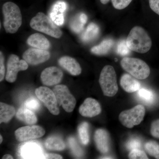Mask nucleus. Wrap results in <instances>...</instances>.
<instances>
[{
  "instance_id": "nucleus-1",
  "label": "nucleus",
  "mask_w": 159,
  "mask_h": 159,
  "mask_svg": "<svg viewBox=\"0 0 159 159\" xmlns=\"http://www.w3.org/2000/svg\"><path fill=\"white\" fill-rule=\"evenodd\" d=\"M125 41L130 51L142 54L148 52L152 47L151 39L148 33L139 26L131 30Z\"/></svg>"
},
{
  "instance_id": "nucleus-2",
  "label": "nucleus",
  "mask_w": 159,
  "mask_h": 159,
  "mask_svg": "<svg viewBox=\"0 0 159 159\" xmlns=\"http://www.w3.org/2000/svg\"><path fill=\"white\" fill-rule=\"evenodd\" d=\"M2 12L5 31L10 34L16 33L22 23V16L19 7L12 2H7L3 5Z\"/></svg>"
},
{
  "instance_id": "nucleus-3",
  "label": "nucleus",
  "mask_w": 159,
  "mask_h": 159,
  "mask_svg": "<svg viewBox=\"0 0 159 159\" xmlns=\"http://www.w3.org/2000/svg\"><path fill=\"white\" fill-rule=\"evenodd\" d=\"M32 29L58 39L62 35V31L49 16L41 12H38L30 21Z\"/></svg>"
},
{
  "instance_id": "nucleus-4",
  "label": "nucleus",
  "mask_w": 159,
  "mask_h": 159,
  "mask_svg": "<svg viewBox=\"0 0 159 159\" xmlns=\"http://www.w3.org/2000/svg\"><path fill=\"white\" fill-rule=\"evenodd\" d=\"M120 64L122 69L137 79H145L150 75L149 67L144 61L139 58L124 57Z\"/></svg>"
},
{
  "instance_id": "nucleus-5",
  "label": "nucleus",
  "mask_w": 159,
  "mask_h": 159,
  "mask_svg": "<svg viewBox=\"0 0 159 159\" xmlns=\"http://www.w3.org/2000/svg\"><path fill=\"white\" fill-rule=\"evenodd\" d=\"M99 84L104 95L112 97L118 91L116 74L113 67L105 66L102 69L99 78Z\"/></svg>"
},
{
  "instance_id": "nucleus-6",
  "label": "nucleus",
  "mask_w": 159,
  "mask_h": 159,
  "mask_svg": "<svg viewBox=\"0 0 159 159\" xmlns=\"http://www.w3.org/2000/svg\"><path fill=\"white\" fill-rule=\"evenodd\" d=\"M145 110L142 105L139 104L133 108L123 111L119 115V120L126 128H132L140 124L145 116Z\"/></svg>"
},
{
  "instance_id": "nucleus-7",
  "label": "nucleus",
  "mask_w": 159,
  "mask_h": 159,
  "mask_svg": "<svg viewBox=\"0 0 159 159\" xmlns=\"http://www.w3.org/2000/svg\"><path fill=\"white\" fill-rule=\"evenodd\" d=\"M53 91L58 105L62 106L63 108L67 112L73 111L76 106V100L67 87L63 84H59L55 86Z\"/></svg>"
},
{
  "instance_id": "nucleus-8",
  "label": "nucleus",
  "mask_w": 159,
  "mask_h": 159,
  "mask_svg": "<svg viewBox=\"0 0 159 159\" xmlns=\"http://www.w3.org/2000/svg\"><path fill=\"white\" fill-rule=\"evenodd\" d=\"M35 93L51 114L55 116L59 114L58 103L53 90L46 87H39L35 90Z\"/></svg>"
},
{
  "instance_id": "nucleus-9",
  "label": "nucleus",
  "mask_w": 159,
  "mask_h": 159,
  "mask_svg": "<svg viewBox=\"0 0 159 159\" xmlns=\"http://www.w3.org/2000/svg\"><path fill=\"white\" fill-rule=\"evenodd\" d=\"M7 66L6 80L9 83L16 81L18 72L25 70L29 67L28 63L25 60H20L17 55L13 54L9 56Z\"/></svg>"
},
{
  "instance_id": "nucleus-10",
  "label": "nucleus",
  "mask_w": 159,
  "mask_h": 159,
  "mask_svg": "<svg viewBox=\"0 0 159 159\" xmlns=\"http://www.w3.org/2000/svg\"><path fill=\"white\" fill-rule=\"evenodd\" d=\"M44 129L39 125L20 127L15 132L16 138L19 142H24L40 138L45 134Z\"/></svg>"
},
{
  "instance_id": "nucleus-11",
  "label": "nucleus",
  "mask_w": 159,
  "mask_h": 159,
  "mask_svg": "<svg viewBox=\"0 0 159 159\" xmlns=\"http://www.w3.org/2000/svg\"><path fill=\"white\" fill-rule=\"evenodd\" d=\"M50 57L49 51L35 48L28 49L23 54V59L31 65H37L46 62Z\"/></svg>"
},
{
  "instance_id": "nucleus-12",
  "label": "nucleus",
  "mask_w": 159,
  "mask_h": 159,
  "mask_svg": "<svg viewBox=\"0 0 159 159\" xmlns=\"http://www.w3.org/2000/svg\"><path fill=\"white\" fill-rule=\"evenodd\" d=\"M63 72L57 67L51 66L44 70L41 74V80L43 84L51 86L58 84L62 79Z\"/></svg>"
},
{
  "instance_id": "nucleus-13",
  "label": "nucleus",
  "mask_w": 159,
  "mask_h": 159,
  "mask_svg": "<svg viewBox=\"0 0 159 159\" xmlns=\"http://www.w3.org/2000/svg\"><path fill=\"white\" fill-rule=\"evenodd\" d=\"M101 107L99 102L95 99L88 98L80 107V114L85 117L92 118L98 116L101 112Z\"/></svg>"
},
{
  "instance_id": "nucleus-14",
  "label": "nucleus",
  "mask_w": 159,
  "mask_h": 159,
  "mask_svg": "<svg viewBox=\"0 0 159 159\" xmlns=\"http://www.w3.org/2000/svg\"><path fill=\"white\" fill-rule=\"evenodd\" d=\"M20 155L24 159H44L41 147L35 142H29L21 148Z\"/></svg>"
},
{
  "instance_id": "nucleus-15",
  "label": "nucleus",
  "mask_w": 159,
  "mask_h": 159,
  "mask_svg": "<svg viewBox=\"0 0 159 159\" xmlns=\"http://www.w3.org/2000/svg\"><path fill=\"white\" fill-rule=\"evenodd\" d=\"M94 141L98 150L101 153H107L110 150L109 134L103 129H99L95 132Z\"/></svg>"
},
{
  "instance_id": "nucleus-16",
  "label": "nucleus",
  "mask_w": 159,
  "mask_h": 159,
  "mask_svg": "<svg viewBox=\"0 0 159 159\" xmlns=\"http://www.w3.org/2000/svg\"><path fill=\"white\" fill-rule=\"evenodd\" d=\"M59 65L73 76H78L81 74V68L74 58L70 56H63L58 61Z\"/></svg>"
},
{
  "instance_id": "nucleus-17",
  "label": "nucleus",
  "mask_w": 159,
  "mask_h": 159,
  "mask_svg": "<svg viewBox=\"0 0 159 159\" xmlns=\"http://www.w3.org/2000/svg\"><path fill=\"white\" fill-rule=\"evenodd\" d=\"M66 8V4L64 2H57L52 6L49 15L57 26L62 25L64 22V13Z\"/></svg>"
},
{
  "instance_id": "nucleus-18",
  "label": "nucleus",
  "mask_w": 159,
  "mask_h": 159,
  "mask_svg": "<svg viewBox=\"0 0 159 159\" xmlns=\"http://www.w3.org/2000/svg\"><path fill=\"white\" fill-rule=\"evenodd\" d=\"M27 43L28 45L33 48L41 50H48L51 46L48 39L39 33L31 34L27 39Z\"/></svg>"
},
{
  "instance_id": "nucleus-19",
  "label": "nucleus",
  "mask_w": 159,
  "mask_h": 159,
  "mask_svg": "<svg viewBox=\"0 0 159 159\" xmlns=\"http://www.w3.org/2000/svg\"><path fill=\"white\" fill-rule=\"evenodd\" d=\"M120 85L122 88L128 93H132L139 90L141 84L136 79L129 74H124L120 79Z\"/></svg>"
},
{
  "instance_id": "nucleus-20",
  "label": "nucleus",
  "mask_w": 159,
  "mask_h": 159,
  "mask_svg": "<svg viewBox=\"0 0 159 159\" xmlns=\"http://www.w3.org/2000/svg\"><path fill=\"white\" fill-rule=\"evenodd\" d=\"M16 117L20 121L29 125H33L36 123L37 117L33 111L27 108L25 106L19 109L16 113Z\"/></svg>"
},
{
  "instance_id": "nucleus-21",
  "label": "nucleus",
  "mask_w": 159,
  "mask_h": 159,
  "mask_svg": "<svg viewBox=\"0 0 159 159\" xmlns=\"http://www.w3.org/2000/svg\"><path fill=\"white\" fill-rule=\"evenodd\" d=\"M16 114L14 107L4 102L0 103V123H7Z\"/></svg>"
},
{
  "instance_id": "nucleus-22",
  "label": "nucleus",
  "mask_w": 159,
  "mask_h": 159,
  "mask_svg": "<svg viewBox=\"0 0 159 159\" xmlns=\"http://www.w3.org/2000/svg\"><path fill=\"white\" fill-rule=\"evenodd\" d=\"M114 42L111 39H106L102 41L98 45L93 47L91 49L92 53L97 55H103L107 54L112 48Z\"/></svg>"
},
{
  "instance_id": "nucleus-23",
  "label": "nucleus",
  "mask_w": 159,
  "mask_h": 159,
  "mask_svg": "<svg viewBox=\"0 0 159 159\" xmlns=\"http://www.w3.org/2000/svg\"><path fill=\"white\" fill-rule=\"evenodd\" d=\"M46 148L49 150H63L66 145L62 139L58 137H50L46 140L45 143Z\"/></svg>"
},
{
  "instance_id": "nucleus-24",
  "label": "nucleus",
  "mask_w": 159,
  "mask_h": 159,
  "mask_svg": "<svg viewBox=\"0 0 159 159\" xmlns=\"http://www.w3.org/2000/svg\"><path fill=\"white\" fill-rule=\"evenodd\" d=\"M99 33L98 26L94 23H91L87 28L85 32L83 34L82 39L86 42L91 41L98 36Z\"/></svg>"
},
{
  "instance_id": "nucleus-25",
  "label": "nucleus",
  "mask_w": 159,
  "mask_h": 159,
  "mask_svg": "<svg viewBox=\"0 0 159 159\" xmlns=\"http://www.w3.org/2000/svg\"><path fill=\"white\" fill-rule=\"evenodd\" d=\"M78 134L80 141L83 145H87L89 142V125L87 122H83L78 127Z\"/></svg>"
},
{
  "instance_id": "nucleus-26",
  "label": "nucleus",
  "mask_w": 159,
  "mask_h": 159,
  "mask_svg": "<svg viewBox=\"0 0 159 159\" xmlns=\"http://www.w3.org/2000/svg\"><path fill=\"white\" fill-rule=\"evenodd\" d=\"M138 97L146 104H151L154 101V94L152 91L145 89H140L138 93Z\"/></svg>"
},
{
  "instance_id": "nucleus-27",
  "label": "nucleus",
  "mask_w": 159,
  "mask_h": 159,
  "mask_svg": "<svg viewBox=\"0 0 159 159\" xmlns=\"http://www.w3.org/2000/svg\"><path fill=\"white\" fill-rule=\"evenodd\" d=\"M145 148L148 154L155 158L159 159V144L154 141H149L145 143Z\"/></svg>"
},
{
  "instance_id": "nucleus-28",
  "label": "nucleus",
  "mask_w": 159,
  "mask_h": 159,
  "mask_svg": "<svg viewBox=\"0 0 159 159\" xmlns=\"http://www.w3.org/2000/svg\"><path fill=\"white\" fill-rule=\"evenodd\" d=\"M69 143L72 152L75 156L80 157L83 155L84 152L80 147L77 141L74 137H70L69 139Z\"/></svg>"
},
{
  "instance_id": "nucleus-29",
  "label": "nucleus",
  "mask_w": 159,
  "mask_h": 159,
  "mask_svg": "<svg viewBox=\"0 0 159 159\" xmlns=\"http://www.w3.org/2000/svg\"><path fill=\"white\" fill-rule=\"evenodd\" d=\"M27 108L32 111H38L40 108V103L38 99L34 97L27 99L24 105Z\"/></svg>"
},
{
  "instance_id": "nucleus-30",
  "label": "nucleus",
  "mask_w": 159,
  "mask_h": 159,
  "mask_svg": "<svg viewBox=\"0 0 159 159\" xmlns=\"http://www.w3.org/2000/svg\"><path fill=\"white\" fill-rule=\"evenodd\" d=\"M129 158L131 159H148V157L145 152L139 149L130 151Z\"/></svg>"
},
{
  "instance_id": "nucleus-31",
  "label": "nucleus",
  "mask_w": 159,
  "mask_h": 159,
  "mask_svg": "<svg viewBox=\"0 0 159 159\" xmlns=\"http://www.w3.org/2000/svg\"><path fill=\"white\" fill-rule=\"evenodd\" d=\"M130 50L126 44V41L123 40L120 41L118 44L117 52L118 54L122 56L128 55L130 52Z\"/></svg>"
},
{
  "instance_id": "nucleus-32",
  "label": "nucleus",
  "mask_w": 159,
  "mask_h": 159,
  "mask_svg": "<svg viewBox=\"0 0 159 159\" xmlns=\"http://www.w3.org/2000/svg\"><path fill=\"white\" fill-rule=\"evenodd\" d=\"M84 25V24L81 21L79 16L71 23L70 27L74 32L79 33L83 30Z\"/></svg>"
},
{
  "instance_id": "nucleus-33",
  "label": "nucleus",
  "mask_w": 159,
  "mask_h": 159,
  "mask_svg": "<svg viewBox=\"0 0 159 159\" xmlns=\"http://www.w3.org/2000/svg\"><path fill=\"white\" fill-rule=\"evenodd\" d=\"M132 1V0H111L114 8L119 10L125 9L129 5Z\"/></svg>"
},
{
  "instance_id": "nucleus-34",
  "label": "nucleus",
  "mask_w": 159,
  "mask_h": 159,
  "mask_svg": "<svg viewBox=\"0 0 159 159\" xmlns=\"http://www.w3.org/2000/svg\"><path fill=\"white\" fill-rule=\"evenodd\" d=\"M142 145L141 141L139 139H132L129 140L126 144V147L129 150L140 149Z\"/></svg>"
},
{
  "instance_id": "nucleus-35",
  "label": "nucleus",
  "mask_w": 159,
  "mask_h": 159,
  "mask_svg": "<svg viewBox=\"0 0 159 159\" xmlns=\"http://www.w3.org/2000/svg\"><path fill=\"white\" fill-rule=\"evenodd\" d=\"M150 133L152 136L159 139V119L155 120L152 123Z\"/></svg>"
},
{
  "instance_id": "nucleus-36",
  "label": "nucleus",
  "mask_w": 159,
  "mask_h": 159,
  "mask_svg": "<svg viewBox=\"0 0 159 159\" xmlns=\"http://www.w3.org/2000/svg\"><path fill=\"white\" fill-rule=\"evenodd\" d=\"M5 67L4 64V57L2 51L0 52V81L5 78Z\"/></svg>"
},
{
  "instance_id": "nucleus-37",
  "label": "nucleus",
  "mask_w": 159,
  "mask_h": 159,
  "mask_svg": "<svg viewBox=\"0 0 159 159\" xmlns=\"http://www.w3.org/2000/svg\"><path fill=\"white\" fill-rule=\"evenodd\" d=\"M151 9L159 15V0H149Z\"/></svg>"
},
{
  "instance_id": "nucleus-38",
  "label": "nucleus",
  "mask_w": 159,
  "mask_h": 159,
  "mask_svg": "<svg viewBox=\"0 0 159 159\" xmlns=\"http://www.w3.org/2000/svg\"><path fill=\"white\" fill-rule=\"evenodd\" d=\"M62 157L59 154L54 153H47L45 154L44 159H62Z\"/></svg>"
},
{
  "instance_id": "nucleus-39",
  "label": "nucleus",
  "mask_w": 159,
  "mask_h": 159,
  "mask_svg": "<svg viewBox=\"0 0 159 159\" xmlns=\"http://www.w3.org/2000/svg\"><path fill=\"white\" fill-rule=\"evenodd\" d=\"M79 16L81 21L82 22L83 24H85L87 21V16L84 13H81V14Z\"/></svg>"
},
{
  "instance_id": "nucleus-40",
  "label": "nucleus",
  "mask_w": 159,
  "mask_h": 159,
  "mask_svg": "<svg viewBox=\"0 0 159 159\" xmlns=\"http://www.w3.org/2000/svg\"><path fill=\"white\" fill-rule=\"evenodd\" d=\"M2 159H12L13 157L10 154H6L2 157Z\"/></svg>"
},
{
  "instance_id": "nucleus-41",
  "label": "nucleus",
  "mask_w": 159,
  "mask_h": 159,
  "mask_svg": "<svg viewBox=\"0 0 159 159\" xmlns=\"http://www.w3.org/2000/svg\"><path fill=\"white\" fill-rule=\"evenodd\" d=\"M110 0H100V2L103 5L107 4Z\"/></svg>"
},
{
  "instance_id": "nucleus-42",
  "label": "nucleus",
  "mask_w": 159,
  "mask_h": 159,
  "mask_svg": "<svg viewBox=\"0 0 159 159\" xmlns=\"http://www.w3.org/2000/svg\"><path fill=\"white\" fill-rule=\"evenodd\" d=\"M113 158L111 157H103V158H102V159H112Z\"/></svg>"
},
{
  "instance_id": "nucleus-43",
  "label": "nucleus",
  "mask_w": 159,
  "mask_h": 159,
  "mask_svg": "<svg viewBox=\"0 0 159 159\" xmlns=\"http://www.w3.org/2000/svg\"><path fill=\"white\" fill-rule=\"evenodd\" d=\"M3 141V138L2 137V136L0 135V143H2V142Z\"/></svg>"
}]
</instances>
